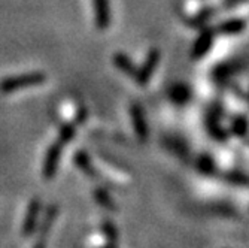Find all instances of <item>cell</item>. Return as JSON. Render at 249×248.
Wrapping results in <instances>:
<instances>
[{
  "instance_id": "7a4b0ae2",
  "label": "cell",
  "mask_w": 249,
  "mask_h": 248,
  "mask_svg": "<svg viewBox=\"0 0 249 248\" xmlns=\"http://www.w3.org/2000/svg\"><path fill=\"white\" fill-rule=\"evenodd\" d=\"M61 148H63V144L58 141L53 147H50V150L47 153V157H45V163H43V175L47 176V178H51L55 173V171H57L58 159H60V155H61Z\"/></svg>"
},
{
  "instance_id": "ba28073f",
  "label": "cell",
  "mask_w": 249,
  "mask_h": 248,
  "mask_svg": "<svg viewBox=\"0 0 249 248\" xmlns=\"http://www.w3.org/2000/svg\"><path fill=\"white\" fill-rule=\"evenodd\" d=\"M211 42H212V39H211L209 35H203L200 38V40L197 42V45H196V56H201L203 53H206Z\"/></svg>"
},
{
  "instance_id": "3957f363",
  "label": "cell",
  "mask_w": 249,
  "mask_h": 248,
  "mask_svg": "<svg viewBox=\"0 0 249 248\" xmlns=\"http://www.w3.org/2000/svg\"><path fill=\"white\" fill-rule=\"evenodd\" d=\"M94 14H96V26L100 30L107 29L110 24V8L109 0H93Z\"/></svg>"
},
{
  "instance_id": "9c48e42d",
  "label": "cell",
  "mask_w": 249,
  "mask_h": 248,
  "mask_svg": "<svg viewBox=\"0 0 249 248\" xmlns=\"http://www.w3.org/2000/svg\"><path fill=\"white\" fill-rule=\"evenodd\" d=\"M224 27H225L224 29L225 32L233 33V32H239V30L243 29V22L242 21H233V22H230V24H225Z\"/></svg>"
},
{
  "instance_id": "52a82bcc",
  "label": "cell",
  "mask_w": 249,
  "mask_h": 248,
  "mask_svg": "<svg viewBox=\"0 0 249 248\" xmlns=\"http://www.w3.org/2000/svg\"><path fill=\"white\" fill-rule=\"evenodd\" d=\"M75 136V127L72 124H66L60 130V142L64 145L66 142H69Z\"/></svg>"
},
{
  "instance_id": "8992f818",
  "label": "cell",
  "mask_w": 249,
  "mask_h": 248,
  "mask_svg": "<svg viewBox=\"0 0 249 248\" xmlns=\"http://www.w3.org/2000/svg\"><path fill=\"white\" fill-rule=\"evenodd\" d=\"M114 61H115V64L120 67L121 71H124L125 74H133L134 72V69H133V66H131V63H130V60L125 57V56H123V54H117L115 56V58H114Z\"/></svg>"
},
{
  "instance_id": "6da1fadb",
  "label": "cell",
  "mask_w": 249,
  "mask_h": 248,
  "mask_svg": "<svg viewBox=\"0 0 249 248\" xmlns=\"http://www.w3.org/2000/svg\"><path fill=\"white\" fill-rule=\"evenodd\" d=\"M45 81H47V75L43 72H29L17 76H8L0 81V93H15L19 90L43 84Z\"/></svg>"
},
{
  "instance_id": "277c9868",
  "label": "cell",
  "mask_w": 249,
  "mask_h": 248,
  "mask_svg": "<svg viewBox=\"0 0 249 248\" xmlns=\"http://www.w3.org/2000/svg\"><path fill=\"white\" fill-rule=\"evenodd\" d=\"M158 61V53H152L151 56H149V58H148V61H146V64L143 66V69L136 75V78H138V81L141 82V84H145L148 79H149V76H151V74H152V71H154V67H155V63Z\"/></svg>"
},
{
  "instance_id": "5b68a950",
  "label": "cell",
  "mask_w": 249,
  "mask_h": 248,
  "mask_svg": "<svg viewBox=\"0 0 249 248\" xmlns=\"http://www.w3.org/2000/svg\"><path fill=\"white\" fill-rule=\"evenodd\" d=\"M131 115L133 120L136 121V132L141 138H146V124L143 123V115H142V111L138 105H134L131 108Z\"/></svg>"
}]
</instances>
